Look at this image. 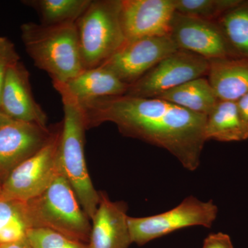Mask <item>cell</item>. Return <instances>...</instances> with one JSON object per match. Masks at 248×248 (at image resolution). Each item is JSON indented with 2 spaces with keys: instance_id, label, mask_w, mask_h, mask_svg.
<instances>
[{
  "instance_id": "6da1fadb",
  "label": "cell",
  "mask_w": 248,
  "mask_h": 248,
  "mask_svg": "<svg viewBox=\"0 0 248 248\" xmlns=\"http://www.w3.org/2000/svg\"><path fill=\"white\" fill-rule=\"evenodd\" d=\"M87 130L112 122L124 136L164 148L195 171L206 142L207 116L158 98L112 96L80 103Z\"/></svg>"
},
{
  "instance_id": "7a4b0ae2",
  "label": "cell",
  "mask_w": 248,
  "mask_h": 248,
  "mask_svg": "<svg viewBox=\"0 0 248 248\" xmlns=\"http://www.w3.org/2000/svg\"><path fill=\"white\" fill-rule=\"evenodd\" d=\"M21 38L28 55L53 82L65 83L84 71L76 24H23Z\"/></svg>"
},
{
  "instance_id": "3957f363",
  "label": "cell",
  "mask_w": 248,
  "mask_h": 248,
  "mask_svg": "<svg viewBox=\"0 0 248 248\" xmlns=\"http://www.w3.org/2000/svg\"><path fill=\"white\" fill-rule=\"evenodd\" d=\"M54 88L61 96L63 109L59 156L63 175L76 192L85 213L92 219L97 211L100 194L90 177L84 154L86 128L84 110L77 99L59 85Z\"/></svg>"
},
{
  "instance_id": "277c9868",
  "label": "cell",
  "mask_w": 248,
  "mask_h": 248,
  "mask_svg": "<svg viewBox=\"0 0 248 248\" xmlns=\"http://www.w3.org/2000/svg\"><path fill=\"white\" fill-rule=\"evenodd\" d=\"M29 229L43 228L89 244L91 223L63 174L41 195L25 202Z\"/></svg>"
},
{
  "instance_id": "5b68a950",
  "label": "cell",
  "mask_w": 248,
  "mask_h": 248,
  "mask_svg": "<svg viewBox=\"0 0 248 248\" xmlns=\"http://www.w3.org/2000/svg\"><path fill=\"white\" fill-rule=\"evenodd\" d=\"M122 0H91L76 26L83 66H102L126 42L120 19Z\"/></svg>"
},
{
  "instance_id": "8992f818",
  "label": "cell",
  "mask_w": 248,
  "mask_h": 248,
  "mask_svg": "<svg viewBox=\"0 0 248 248\" xmlns=\"http://www.w3.org/2000/svg\"><path fill=\"white\" fill-rule=\"evenodd\" d=\"M61 130L62 123L55 125L45 146L11 172L1 184L0 198L28 202L43 193L63 174L59 156Z\"/></svg>"
},
{
  "instance_id": "52a82bcc",
  "label": "cell",
  "mask_w": 248,
  "mask_h": 248,
  "mask_svg": "<svg viewBox=\"0 0 248 248\" xmlns=\"http://www.w3.org/2000/svg\"><path fill=\"white\" fill-rule=\"evenodd\" d=\"M217 215L218 208L213 201L203 202L191 196L169 211L149 217H128V222L133 244L143 246L189 227L211 228Z\"/></svg>"
},
{
  "instance_id": "ba28073f",
  "label": "cell",
  "mask_w": 248,
  "mask_h": 248,
  "mask_svg": "<svg viewBox=\"0 0 248 248\" xmlns=\"http://www.w3.org/2000/svg\"><path fill=\"white\" fill-rule=\"evenodd\" d=\"M210 62L200 55L178 50L130 85L126 95L156 98L166 91L208 75Z\"/></svg>"
},
{
  "instance_id": "9c48e42d",
  "label": "cell",
  "mask_w": 248,
  "mask_h": 248,
  "mask_svg": "<svg viewBox=\"0 0 248 248\" xmlns=\"http://www.w3.org/2000/svg\"><path fill=\"white\" fill-rule=\"evenodd\" d=\"M178 50L170 35L126 41L100 66L112 72L130 86Z\"/></svg>"
},
{
  "instance_id": "30bf717a",
  "label": "cell",
  "mask_w": 248,
  "mask_h": 248,
  "mask_svg": "<svg viewBox=\"0 0 248 248\" xmlns=\"http://www.w3.org/2000/svg\"><path fill=\"white\" fill-rule=\"evenodd\" d=\"M170 35L179 50L208 60L239 58L228 43L218 23L174 13Z\"/></svg>"
},
{
  "instance_id": "8fae6325",
  "label": "cell",
  "mask_w": 248,
  "mask_h": 248,
  "mask_svg": "<svg viewBox=\"0 0 248 248\" xmlns=\"http://www.w3.org/2000/svg\"><path fill=\"white\" fill-rule=\"evenodd\" d=\"M175 0H122L120 19L126 41L170 35Z\"/></svg>"
},
{
  "instance_id": "7c38bea8",
  "label": "cell",
  "mask_w": 248,
  "mask_h": 248,
  "mask_svg": "<svg viewBox=\"0 0 248 248\" xmlns=\"http://www.w3.org/2000/svg\"><path fill=\"white\" fill-rule=\"evenodd\" d=\"M53 128L14 121L0 128V182L45 146Z\"/></svg>"
},
{
  "instance_id": "4fadbf2b",
  "label": "cell",
  "mask_w": 248,
  "mask_h": 248,
  "mask_svg": "<svg viewBox=\"0 0 248 248\" xmlns=\"http://www.w3.org/2000/svg\"><path fill=\"white\" fill-rule=\"evenodd\" d=\"M1 110L11 120L48 128V117L32 94L30 74L22 62L10 66L1 95Z\"/></svg>"
},
{
  "instance_id": "5bb4252c",
  "label": "cell",
  "mask_w": 248,
  "mask_h": 248,
  "mask_svg": "<svg viewBox=\"0 0 248 248\" xmlns=\"http://www.w3.org/2000/svg\"><path fill=\"white\" fill-rule=\"evenodd\" d=\"M100 200L93 217L90 248H129L133 244L128 226V206L124 202H112L99 192Z\"/></svg>"
},
{
  "instance_id": "9a60e30c",
  "label": "cell",
  "mask_w": 248,
  "mask_h": 248,
  "mask_svg": "<svg viewBox=\"0 0 248 248\" xmlns=\"http://www.w3.org/2000/svg\"><path fill=\"white\" fill-rule=\"evenodd\" d=\"M70 93L79 103L126 94L129 86L102 66L85 69L65 83L53 82Z\"/></svg>"
},
{
  "instance_id": "2e32d148",
  "label": "cell",
  "mask_w": 248,
  "mask_h": 248,
  "mask_svg": "<svg viewBox=\"0 0 248 248\" xmlns=\"http://www.w3.org/2000/svg\"><path fill=\"white\" fill-rule=\"evenodd\" d=\"M208 81L218 101L237 102L248 93V59L209 60Z\"/></svg>"
},
{
  "instance_id": "e0dca14e",
  "label": "cell",
  "mask_w": 248,
  "mask_h": 248,
  "mask_svg": "<svg viewBox=\"0 0 248 248\" xmlns=\"http://www.w3.org/2000/svg\"><path fill=\"white\" fill-rule=\"evenodd\" d=\"M156 98L205 116L212 112L218 102L208 79L203 77L166 91Z\"/></svg>"
},
{
  "instance_id": "ac0fdd59",
  "label": "cell",
  "mask_w": 248,
  "mask_h": 248,
  "mask_svg": "<svg viewBox=\"0 0 248 248\" xmlns=\"http://www.w3.org/2000/svg\"><path fill=\"white\" fill-rule=\"evenodd\" d=\"M205 135L206 141L232 142L248 140L236 102L218 101L207 116Z\"/></svg>"
},
{
  "instance_id": "d6986e66",
  "label": "cell",
  "mask_w": 248,
  "mask_h": 248,
  "mask_svg": "<svg viewBox=\"0 0 248 248\" xmlns=\"http://www.w3.org/2000/svg\"><path fill=\"white\" fill-rule=\"evenodd\" d=\"M22 4L35 10L45 26L76 24L91 0H24Z\"/></svg>"
},
{
  "instance_id": "ffe728a7",
  "label": "cell",
  "mask_w": 248,
  "mask_h": 248,
  "mask_svg": "<svg viewBox=\"0 0 248 248\" xmlns=\"http://www.w3.org/2000/svg\"><path fill=\"white\" fill-rule=\"evenodd\" d=\"M217 22L237 56L248 59V0H239Z\"/></svg>"
},
{
  "instance_id": "44dd1931",
  "label": "cell",
  "mask_w": 248,
  "mask_h": 248,
  "mask_svg": "<svg viewBox=\"0 0 248 248\" xmlns=\"http://www.w3.org/2000/svg\"><path fill=\"white\" fill-rule=\"evenodd\" d=\"M25 202L0 198V246L27 239Z\"/></svg>"
},
{
  "instance_id": "7402d4cb",
  "label": "cell",
  "mask_w": 248,
  "mask_h": 248,
  "mask_svg": "<svg viewBox=\"0 0 248 248\" xmlns=\"http://www.w3.org/2000/svg\"><path fill=\"white\" fill-rule=\"evenodd\" d=\"M239 0H175L176 12L217 22Z\"/></svg>"
},
{
  "instance_id": "603a6c76",
  "label": "cell",
  "mask_w": 248,
  "mask_h": 248,
  "mask_svg": "<svg viewBox=\"0 0 248 248\" xmlns=\"http://www.w3.org/2000/svg\"><path fill=\"white\" fill-rule=\"evenodd\" d=\"M27 240L32 248H90L89 244L43 228L28 230Z\"/></svg>"
},
{
  "instance_id": "cb8c5ba5",
  "label": "cell",
  "mask_w": 248,
  "mask_h": 248,
  "mask_svg": "<svg viewBox=\"0 0 248 248\" xmlns=\"http://www.w3.org/2000/svg\"><path fill=\"white\" fill-rule=\"evenodd\" d=\"M20 60L12 41L6 37H0V108L1 91L8 70L10 66Z\"/></svg>"
},
{
  "instance_id": "d4e9b609",
  "label": "cell",
  "mask_w": 248,
  "mask_h": 248,
  "mask_svg": "<svg viewBox=\"0 0 248 248\" xmlns=\"http://www.w3.org/2000/svg\"><path fill=\"white\" fill-rule=\"evenodd\" d=\"M202 248H234L229 235L223 232L209 234L203 241Z\"/></svg>"
},
{
  "instance_id": "484cf974",
  "label": "cell",
  "mask_w": 248,
  "mask_h": 248,
  "mask_svg": "<svg viewBox=\"0 0 248 248\" xmlns=\"http://www.w3.org/2000/svg\"><path fill=\"white\" fill-rule=\"evenodd\" d=\"M236 102L240 118L248 137V93L240 98Z\"/></svg>"
},
{
  "instance_id": "4316f807",
  "label": "cell",
  "mask_w": 248,
  "mask_h": 248,
  "mask_svg": "<svg viewBox=\"0 0 248 248\" xmlns=\"http://www.w3.org/2000/svg\"><path fill=\"white\" fill-rule=\"evenodd\" d=\"M1 248H32V247L26 239L22 240V241H18V242L14 243V244L1 246Z\"/></svg>"
},
{
  "instance_id": "83f0119b",
  "label": "cell",
  "mask_w": 248,
  "mask_h": 248,
  "mask_svg": "<svg viewBox=\"0 0 248 248\" xmlns=\"http://www.w3.org/2000/svg\"><path fill=\"white\" fill-rule=\"evenodd\" d=\"M14 120H11V118L6 115L2 110L0 109V128L6 125V124L14 122Z\"/></svg>"
},
{
  "instance_id": "f1b7e54d",
  "label": "cell",
  "mask_w": 248,
  "mask_h": 248,
  "mask_svg": "<svg viewBox=\"0 0 248 248\" xmlns=\"http://www.w3.org/2000/svg\"><path fill=\"white\" fill-rule=\"evenodd\" d=\"M1 183L0 182V197H1Z\"/></svg>"
},
{
  "instance_id": "f546056e",
  "label": "cell",
  "mask_w": 248,
  "mask_h": 248,
  "mask_svg": "<svg viewBox=\"0 0 248 248\" xmlns=\"http://www.w3.org/2000/svg\"><path fill=\"white\" fill-rule=\"evenodd\" d=\"M0 248H1V246H0Z\"/></svg>"
}]
</instances>
